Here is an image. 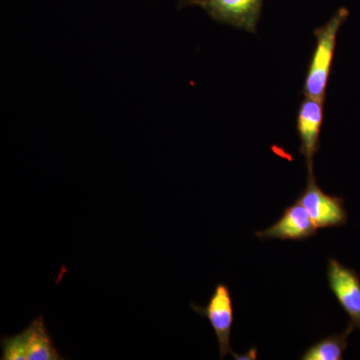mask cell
<instances>
[{
    "label": "cell",
    "instance_id": "cell-1",
    "mask_svg": "<svg viewBox=\"0 0 360 360\" xmlns=\"http://www.w3.org/2000/svg\"><path fill=\"white\" fill-rule=\"evenodd\" d=\"M347 8L338 9V13L326 25L315 30L316 45L305 77L303 87L305 96L323 101L326 99L329 75L335 56L336 37L340 26L347 20Z\"/></svg>",
    "mask_w": 360,
    "mask_h": 360
},
{
    "label": "cell",
    "instance_id": "cell-2",
    "mask_svg": "<svg viewBox=\"0 0 360 360\" xmlns=\"http://www.w3.org/2000/svg\"><path fill=\"white\" fill-rule=\"evenodd\" d=\"M191 309L210 322L219 342L220 359H224L229 354L234 356L236 354L232 352L231 347L234 309L229 286L221 283L217 284L205 307L191 303Z\"/></svg>",
    "mask_w": 360,
    "mask_h": 360
},
{
    "label": "cell",
    "instance_id": "cell-3",
    "mask_svg": "<svg viewBox=\"0 0 360 360\" xmlns=\"http://www.w3.org/2000/svg\"><path fill=\"white\" fill-rule=\"evenodd\" d=\"M296 200L304 206L319 229L345 226L347 224L345 200L324 193L317 184L314 174H309L307 186Z\"/></svg>",
    "mask_w": 360,
    "mask_h": 360
},
{
    "label": "cell",
    "instance_id": "cell-4",
    "mask_svg": "<svg viewBox=\"0 0 360 360\" xmlns=\"http://www.w3.org/2000/svg\"><path fill=\"white\" fill-rule=\"evenodd\" d=\"M184 6H198L219 22L257 32L262 0H181Z\"/></svg>",
    "mask_w": 360,
    "mask_h": 360
},
{
    "label": "cell",
    "instance_id": "cell-5",
    "mask_svg": "<svg viewBox=\"0 0 360 360\" xmlns=\"http://www.w3.org/2000/svg\"><path fill=\"white\" fill-rule=\"evenodd\" d=\"M329 290L349 316V326L360 330V276L335 258H329L326 269Z\"/></svg>",
    "mask_w": 360,
    "mask_h": 360
},
{
    "label": "cell",
    "instance_id": "cell-6",
    "mask_svg": "<svg viewBox=\"0 0 360 360\" xmlns=\"http://www.w3.org/2000/svg\"><path fill=\"white\" fill-rule=\"evenodd\" d=\"M324 101L305 96L297 113L296 127L300 139V153L307 160L309 174H314V158L319 149Z\"/></svg>",
    "mask_w": 360,
    "mask_h": 360
},
{
    "label": "cell",
    "instance_id": "cell-7",
    "mask_svg": "<svg viewBox=\"0 0 360 360\" xmlns=\"http://www.w3.org/2000/svg\"><path fill=\"white\" fill-rule=\"evenodd\" d=\"M319 227L304 206L296 200L284 210L283 217L264 231L255 233L258 238L281 240H305L314 236Z\"/></svg>",
    "mask_w": 360,
    "mask_h": 360
},
{
    "label": "cell",
    "instance_id": "cell-8",
    "mask_svg": "<svg viewBox=\"0 0 360 360\" xmlns=\"http://www.w3.org/2000/svg\"><path fill=\"white\" fill-rule=\"evenodd\" d=\"M20 333L25 345L26 360L63 359L47 330L44 315L33 319L27 328Z\"/></svg>",
    "mask_w": 360,
    "mask_h": 360
},
{
    "label": "cell",
    "instance_id": "cell-9",
    "mask_svg": "<svg viewBox=\"0 0 360 360\" xmlns=\"http://www.w3.org/2000/svg\"><path fill=\"white\" fill-rule=\"evenodd\" d=\"M354 329L348 324L345 333H335L311 345L300 357L302 360H341L347 348V340Z\"/></svg>",
    "mask_w": 360,
    "mask_h": 360
}]
</instances>
